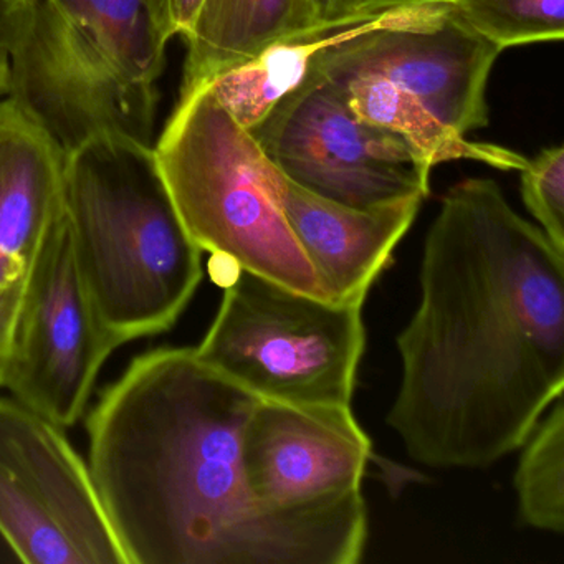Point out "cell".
Returning <instances> with one entry per match:
<instances>
[{"label":"cell","mask_w":564,"mask_h":564,"mask_svg":"<svg viewBox=\"0 0 564 564\" xmlns=\"http://www.w3.org/2000/svg\"><path fill=\"white\" fill-rule=\"evenodd\" d=\"M419 282L386 422L425 467H490L563 395L564 253L494 180L468 177L442 197Z\"/></svg>","instance_id":"1"},{"label":"cell","mask_w":564,"mask_h":564,"mask_svg":"<svg viewBox=\"0 0 564 564\" xmlns=\"http://www.w3.org/2000/svg\"><path fill=\"white\" fill-rule=\"evenodd\" d=\"M257 395L196 348L138 356L87 422L88 467L130 564H355L362 494L276 510L247 484L242 431Z\"/></svg>","instance_id":"2"},{"label":"cell","mask_w":564,"mask_h":564,"mask_svg":"<svg viewBox=\"0 0 564 564\" xmlns=\"http://www.w3.org/2000/svg\"><path fill=\"white\" fill-rule=\"evenodd\" d=\"M154 147L104 138L67 154L75 259L118 346L176 325L203 280L194 243L158 171Z\"/></svg>","instance_id":"3"},{"label":"cell","mask_w":564,"mask_h":564,"mask_svg":"<svg viewBox=\"0 0 564 564\" xmlns=\"http://www.w3.org/2000/svg\"><path fill=\"white\" fill-rule=\"evenodd\" d=\"M153 153L177 216L203 252L328 300L286 223L280 171L206 85L180 98Z\"/></svg>","instance_id":"4"},{"label":"cell","mask_w":564,"mask_h":564,"mask_svg":"<svg viewBox=\"0 0 564 564\" xmlns=\"http://www.w3.org/2000/svg\"><path fill=\"white\" fill-rule=\"evenodd\" d=\"M361 310L236 270L196 351L259 399L351 405L366 346Z\"/></svg>","instance_id":"5"},{"label":"cell","mask_w":564,"mask_h":564,"mask_svg":"<svg viewBox=\"0 0 564 564\" xmlns=\"http://www.w3.org/2000/svg\"><path fill=\"white\" fill-rule=\"evenodd\" d=\"M0 536L28 564H130L64 429L0 398Z\"/></svg>","instance_id":"6"},{"label":"cell","mask_w":564,"mask_h":564,"mask_svg":"<svg viewBox=\"0 0 564 564\" xmlns=\"http://www.w3.org/2000/svg\"><path fill=\"white\" fill-rule=\"evenodd\" d=\"M501 48L448 2L399 6L348 22L313 57L325 77L378 75L460 133L488 127L487 87Z\"/></svg>","instance_id":"7"},{"label":"cell","mask_w":564,"mask_h":564,"mask_svg":"<svg viewBox=\"0 0 564 564\" xmlns=\"http://www.w3.org/2000/svg\"><path fill=\"white\" fill-rule=\"evenodd\" d=\"M250 133L280 173L346 206L431 193V176L408 144L356 117L341 88L312 68Z\"/></svg>","instance_id":"8"},{"label":"cell","mask_w":564,"mask_h":564,"mask_svg":"<svg viewBox=\"0 0 564 564\" xmlns=\"http://www.w3.org/2000/svg\"><path fill=\"white\" fill-rule=\"evenodd\" d=\"M117 348L78 269L65 210L29 265L4 388L58 427H72Z\"/></svg>","instance_id":"9"},{"label":"cell","mask_w":564,"mask_h":564,"mask_svg":"<svg viewBox=\"0 0 564 564\" xmlns=\"http://www.w3.org/2000/svg\"><path fill=\"white\" fill-rule=\"evenodd\" d=\"M6 95L67 154L104 138L154 147L156 85L128 80L45 0L9 54Z\"/></svg>","instance_id":"10"},{"label":"cell","mask_w":564,"mask_h":564,"mask_svg":"<svg viewBox=\"0 0 564 564\" xmlns=\"http://www.w3.org/2000/svg\"><path fill=\"white\" fill-rule=\"evenodd\" d=\"M372 445L351 405L259 399L242 431L247 484L276 510L336 503L361 494Z\"/></svg>","instance_id":"11"},{"label":"cell","mask_w":564,"mask_h":564,"mask_svg":"<svg viewBox=\"0 0 564 564\" xmlns=\"http://www.w3.org/2000/svg\"><path fill=\"white\" fill-rule=\"evenodd\" d=\"M279 196L286 223L329 302L355 305L365 303L425 199L409 196L359 209L318 196L283 173Z\"/></svg>","instance_id":"12"},{"label":"cell","mask_w":564,"mask_h":564,"mask_svg":"<svg viewBox=\"0 0 564 564\" xmlns=\"http://www.w3.org/2000/svg\"><path fill=\"white\" fill-rule=\"evenodd\" d=\"M67 153L12 98H0V279L28 272L64 216Z\"/></svg>","instance_id":"13"},{"label":"cell","mask_w":564,"mask_h":564,"mask_svg":"<svg viewBox=\"0 0 564 564\" xmlns=\"http://www.w3.org/2000/svg\"><path fill=\"white\" fill-rule=\"evenodd\" d=\"M318 25L310 0H204L186 39L181 97L273 42Z\"/></svg>","instance_id":"14"},{"label":"cell","mask_w":564,"mask_h":564,"mask_svg":"<svg viewBox=\"0 0 564 564\" xmlns=\"http://www.w3.org/2000/svg\"><path fill=\"white\" fill-rule=\"evenodd\" d=\"M332 80L341 88L356 117L401 138L429 176L437 164L448 161H477L501 171H521L527 166L528 158L514 151L467 140L417 98L378 75H341Z\"/></svg>","instance_id":"15"},{"label":"cell","mask_w":564,"mask_h":564,"mask_svg":"<svg viewBox=\"0 0 564 564\" xmlns=\"http://www.w3.org/2000/svg\"><path fill=\"white\" fill-rule=\"evenodd\" d=\"M348 22L318 25L273 42L256 57L219 72L203 85L240 127L252 131L302 84L316 52Z\"/></svg>","instance_id":"16"},{"label":"cell","mask_w":564,"mask_h":564,"mask_svg":"<svg viewBox=\"0 0 564 564\" xmlns=\"http://www.w3.org/2000/svg\"><path fill=\"white\" fill-rule=\"evenodd\" d=\"M128 80L156 85L167 42L153 24L147 0H45Z\"/></svg>","instance_id":"17"},{"label":"cell","mask_w":564,"mask_h":564,"mask_svg":"<svg viewBox=\"0 0 564 564\" xmlns=\"http://www.w3.org/2000/svg\"><path fill=\"white\" fill-rule=\"evenodd\" d=\"M514 474L518 517L527 527L546 533L564 531V404L563 395L546 419L521 445Z\"/></svg>","instance_id":"18"},{"label":"cell","mask_w":564,"mask_h":564,"mask_svg":"<svg viewBox=\"0 0 564 564\" xmlns=\"http://www.w3.org/2000/svg\"><path fill=\"white\" fill-rule=\"evenodd\" d=\"M452 12L501 51L561 42L564 0H448Z\"/></svg>","instance_id":"19"},{"label":"cell","mask_w":564,"mask_h":564,"mask_svg":"<svg viewBox=\"0 0 564 564\" xmlns=\"http://www.w3.org/2000/svg\"><path fill=\"white\" fill-rule=\"evenodd\" d=\"M521 173V197L544 236L564 253V148L541 150Z\"/></svg>","instance_id":"20"},{"label":"cell","mask_w":564,"mask_h":564,"mask_svg":"<svg viewBox=\"0 0 564 564\" xmlns=\"http://www.w3.org/2000/svg\"><path fill=\"white\" fill-rule=\"evenodd\" d=\"M28 272L0 279V388L4 386L19 310L24 299Z\"/></svg>","instance_id":"21"},{"label":"cell","mask_w":564,"mask_h":564,"mask_svg":"<svg viewBox=\"0 0 564 564\" xmlns=\"http://www.w3.org/2000/svg\"><path fill=\"white\" fill-rule=\"evenodd\" d=\"M204 0H147L153 24L164 41L181 35L186 41L193 32Z\"/></svg>","instance_id":"22"},{"label":"cell","mask_w":564,"mask_h":564,"mask_svg":"<svg viewBox=\"0 0 564 564\" xmlns=\"http://www.w3.org/2000/svg\"><path fill=\"white\" fill-rule=\"evenodd\" d=\"M39 0H0V52L11 54L31 29Z\"/></svg>","instance_id":"23"},{"label":"cell","mask_w":564,"mask_h":564,"mask_svg":"<svg viewBox=\"0 0 564 564\" xmlns=\"http://www.w3.org/2000/svg\"><path fill=\"white\" fill-rule=\"evenodd\" d=\"M318 24H341L372 14L375 0H310ZM379 12V11H378Z\"/></svg>","instance_id":"24"},{"label":"cell","mask_w":564,"mask_h":564,"mask_svg":"<svg viewBox=\"0 0 564 564\" xmlns=\"http://www.w3.org/2000/svg\"><path fill=\"white\" fill-rule=\"evenodd\" d=\"M431 2H448V0H375L369 12L382 11V9L399 8V6L431 4Z\"/></svg>","instance_id":"25"},{"label":"cell","mask_w":564,"mask_h":564,"mask_svg":"<svg viewBox=\"0 0 564 564\" xmlns=\"http://www.w3.org/2000/svg\"><path fill=\"white\" fill-rule=\"evenodd\" d=\"M9 90V54L0 52V98Z\"/></svg>","instance_id":"26"}]
</instances>
